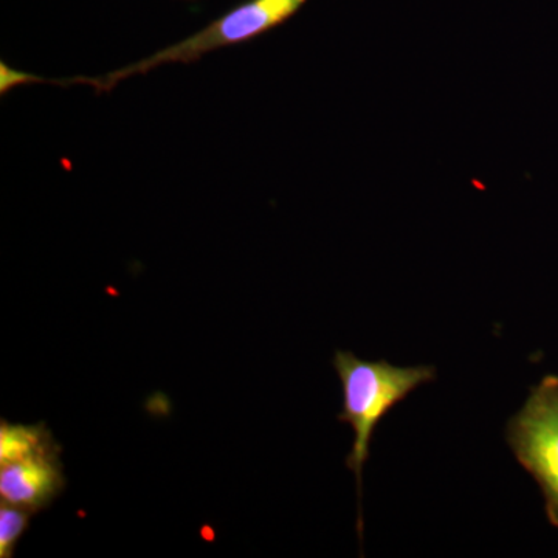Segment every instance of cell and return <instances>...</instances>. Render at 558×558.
<instances>
[{"label":"cell","mask_w":558,"mask_h":558,"mask_svg":"<svg viewBox=\"0 0 558 558\" xmlns=\"http://www.w3.org/2000/svg\"><path fill=\"white\" fill-rule=\"evenodd\" d=\"M506 438L521 465L545 495L546 513L558 527V377L546 376L510 418Z\"/></svg>","instance_id":"3"},{"label":"cell","mask_w":558,"mask_h":558,"mask_svg":"<svg viewBox=\"0 0 558 558\" xmlns=\"http://www.w3.org/2000/svg\"><path fill=\"white\" fill-rule=\"evenodd\" d=\"M35 513L0 499V558L14 556L17 543L28 531Z\"/></svg>","instance_id":"5"},{"label":"cell","mask_w":558,"mask_h":558,"mask_svg":"<svg viewBox=\"0 0 558 558\" xmlns=\"http://www.w3.org/2000/svg\"><path fill=\"white\" fill-rule=\"evenodd\" d=\"M306 2L307 0H248L236 9L230 10L229 13L222 14L218 20L213 21L207 27L194 33L189 38L165 47L143 60L97 76V78H92V76L68 78L69 86L83 84V86H90L98 94H102V92L116 89L121 81L146 75L161 65L191 64L215 50L258 38L264 33L270 32L271 28L284 24Z\"/></svg>","instance_id":"2"},{"label":"cell","mask_w":558,"mask_h":558,"mask_svg":"<svg viewBox=\"0 0 558 558\" xmlns=\"http://www.w3.org/2000/svg\"><path fill=\"white\" fill-rule=\"evenodd\" d=\"M61 447L53 436L39 446L0 461V499L38 513L64 490Z\"/></svg>","instance_id":"4"},{"label":"cell","mask_w":558,"mask_h":558,"mask_svg":"<svg viewBox=\"0 0 558 558\" xmlns=\"http://www.w3.org/2000/svg\"><path fill=\"white\" fill-rule=\"evenodd\" d=\"M333 368L343 387V411L339 421L347 422L354 429V446L347 458V465L357 481L359 501L362 497V473L369 458L371 439L377 424L409 398L421 385L435 380L433 366L389 365L380 362H365L352 352L337 351Z\"/></svg>","instance_id":"1"}]
</instances>
